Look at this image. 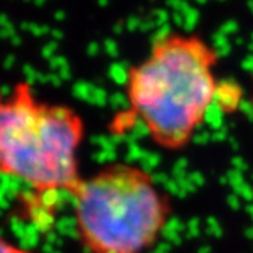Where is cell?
Segmentation results:
<instances>
[{
	"label": "cell",
	"instance_id": "obj_4",
	"mask_svg": "<svg viewBox=\"0 0 253 253\" xmlns=\"http://www.w3.org/2000/svg\"><path fill=\"white\" fill-rule=\"evenodd\" d=\"M0 253H33L30 251H26L23 248H20L17 245L10 244L9 241L0 238Z\"/></svg>",
	"mask_w": 253,
	"mask_h": 253
},
{
	"label": "cell",
	"instance_id": "obj_2",
	"mask_svg": "<svg viewBox=\"0 0 253 253\" xmlns=\"http://www.w3.org/2000/svg\"><path fill=\"white\" fill-rule=\"evenodd\" d=\"M83 118L69 106L41 101L27 82L0 103V173L27 184L33 196L72 197L83 180Z\"/></svg>",
	"mask_w": 253,
	"mask_h": 253
},
{
	"label": "cell",
	"instance_id": "obj_3",
	"mask_svg": "<svg viewBox=\"0 0 253 253\" xmlns=\"http://www.w3.org/2000/svg\"><path fill=\"white\" fill-rule=\"evenodd\" d=\"M72 199L76 232L90 253H146L172 214L152 174L126 162L83 179Z\"/></svg>",
	"mask_w": 253,
	"mask_h": 253
},
{
	"label": "cell",
	"instance_id": "obj_1",
	"mask_svg": "<svg viewBox=\"0 0 253 253\" xmlns=\"http://www.w3.org/2000/svg\"><path fill=\"white\" fill-rule=\"evenodd\" d=\"M218 56L204 40L166 34L134 65L126 81L128 104L151 139L166 151H180L217 100Z\"/></svg>",
	"mask_w": 253,
	"mask_h": 253
},
{
	"label": "cell",
	"instance_id": "obj_5",
	"mask_svg": "<svg viewBox=\"0 0 253 253\" xmlns=\"http://www.w3.org/2000/svg\"><path fill=\"white\" fill-rule=\"evenodd\" d=\"M3 100H4V99H3V96H1V93H0V103H1Z\"/></svg>",
	"mask_w": 253,
	"mask_h": 253
}]
</instances>
